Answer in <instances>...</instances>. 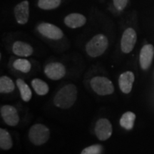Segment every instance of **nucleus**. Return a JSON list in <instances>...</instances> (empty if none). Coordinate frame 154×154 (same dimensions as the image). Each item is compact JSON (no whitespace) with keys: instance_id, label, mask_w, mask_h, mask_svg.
Segmentation results:
<instances>
[{"instance_id":"nucleus-5","label":"nucleus","mask_w":154,"mask_h":154,"mask_svg":"<svg viewBox=\"0 0 154 154\" xmlns=\"http://www.w3.org/2000/svg\"><path fill=\"white\" fill-rule=\"evenodd\" d=\"M37 32L44 37L51 40H60L63 37V32L56 25L48 22H42L37 25Z\"/></svg>"},{"instance_id":"nucleus-4","label":"nucleus","mask_w":154,"mask_h":154,"mask_svg":"<svg viewBox=\"0 0 154 154\" xmlns=\"http://www.w3.org/2000/svg\"><path fill=\"white\" fill-rule=\"evenodd\" d=\"M92 89L100 96L111 95L114 91V86L111 80L105 76H95L90 82Z\"/></svg>"},{"instance_id":"nucleus-17","label":"nucleus","mask_w":154,"mask_h":154,"mask_svg":"<svg viewBox=\"0 0 154 154\" xmlns=\"http://www.w3.org/2000/svg\"><path fill=\"white\" fill-rule=\"evenodd\" d=\"M129 0H111L109 7V11L113 14L118 15L125 10L128 5Z\"/></svg>"},{"instance_id":"nucleus-9","label":"nucleus","mask_w":154,"mask_h":154,"mask_svg":"<svg viewBox=\"0 0 154 154\" xmlns=\"http://www.w3.org/2000/svg\"><path fill=\"white\" fill-rule=\"evenodd\" d=\"M44 73L50 79L59 80L66 74V68L60 62H51L45 66Z\"/></svg>"},{"instance_id":"nucleus-15","label":"nucleus","mask_w":154,"mask_h":154,"mask_svg":"<svg viewBox=\"0 0 154 154\" xmlns=\"http://www.w3.org/2000/svg\"><path fill=\"white\" fill-rule=\"evenodd\" d=\"M16 83L23 101L26 102L29 101L32 97V92L29 86L27 85V84H26L24 80L21 79H18Z\"/></svg>"},{"instance_id":"nucleus-12","label":"nucleus","mask_w":154,"mask_h":154,"mask_svg":"<svg viewBox=\"0 0 154 154\" xmlns=\"http://www.w3.org/2000/svg\"><path fill=\"white\" fill-rule=\"evenodd\" d=\"M87 22L86 17L80 13H71L63 19L65 25L71 29H77L82 27Z\"/></svg>"},{"instance_id":"nucleus-1","label":"nucleus","mask_w":154,"mask_h":154,"mask_svg":"<svg viewBox=\"0 0 154 154\" xmlns=\"http://www.w3.org/2000/svg\"><path fill=\"white\" fill-rule=\"evenodd\" d=\"M77 99V88L73 84L64 86L57 92L54 99L56 106L62 109H69L73 106Z\"/></svg>"},{"instance_id":"nucleus-10","label":"nucleus","mask_w":154,"mask_h":154,"mask_svg":"<svg viewBox=\"0 0 154 154\" xmlns=\"http://www.w3.org/2000/svg\"><path fill=\"white\" fill-rule=\"evenodd\" d=\"M1 116L9 126H15L19 121V116L16 108L11 105L2 106L0 109Z\"/></svg>"},{"instance_id":"nucleus-2","label":"nucleus","mask_w":154,"mask_h":154,"mask_svg":"<svg viewBox=\"0 0 154 154\" xmlns=\"http://www.w3.org/2000/svg\"><path fill=\"white\" fill-rule=\"evenodd\" d=\"M109 47V39L103 34H98L93 36L86 45L87 54L92 58L99 57L106 51Z\"/></svg>"},{"instance_id":"nucleus-3","label":"nucleus","mask_w":154,"mask_h":154,"mask_svg":"<svg viewBox=\"0 0 154 154\" xmlns=\"http://www.w3.org/2000/svg\"><path fill=\"white\" fill-rule=\"evenodd\" d=\"M49 136V128L42 124L33 125L29 131V138L30 141L35 146H41L47 143Z\"/></svg>"},{"instance_id":"nucleus-14","label":"nucleus","mask_w":154,"mask_h":154,"mask_svg":"<svg viewBox=\"0 0 154 154\" xmlns=\"http://www.w3.org/2000/svg\"><path fill=\"white\" fill-rule=\"evenodd\" d=\"M12 52L20 57H28L33 54L32 45L22 41H16L12 45Z\"/></svg>"},{"instance_id":"nucleus-13","label":"nucleus","mask_w":154,"mask_h":154,"mask_svg":"<svg viewBox=\"0 0 154 154\" xmlns=\"http://www.w3.org/2000/svg\"><path fill=\"white\" fill-rule=\"evenodd\" d=\"M135 80L134 74L128 71L121 74L119 79V84L121 91L124 94H129L132 90Z\"/></svg>"},{"instance_id":"nucleus-21","label":"nucleus","mask_w":154,"mask_h":154,"mask_svg":"<svg viewBox=\"0 0 154 154\" xmlns=\"http://www.w3.org/2000/svg\"><path fill=\"white\" fill-rule=\"evenodd\" d=\"M61 4V0H38L37 7L45 11L53 10L58 8Z\"/></svg>"},{"instance_id":"nucleus-7","label":"nucleus","mask_w":154,"mask_h":154,"mask_svg":"<svg viewBox=\"0 0 154 154\" xmlns=\"http://www.w3.org/2000/svg\"><path fill=\"white\" fill-rule=\"evenodd\" d=\"M94 132L100 140H106L112 135L113 128L111 123L107 119L102 118L96 121Z\"/></svg>"},{"instance_id":"nucleus-19","label":"nucleus","mask_w":154,"mask_h":154,"mask_svg":"<svg viewBox=\"0 0 154 154\" xmlns=\"http://www.w3.org/2000/svg\"><path fill=\"white\" fill-rule=\"evenodd\" d=\"M12 138L9 133L4 128H0V148L2 150H9L12 147Z\"/></svg>"},{"instance_id":"nucleus-16","label":"nucleus","mask_w":154,"mask_h":154,"mask_svg":"<svg viewBox=\"0 0 154 154\" xmlns=\"http://www.w3.org/2000/svg\"><path fill=\"white\" fill-rule=\"evenodd\" d=\"M135 120H136V114L131 111H127L121 116L120 125L125 129L131 130L134 126Z\"/></svg>"},{"instance_id":"nucleus-8","label":"nucleus","mask_w":154,"mask_h":154,"mask_svg":"<svg viewBox=\"0 0 154 154\" xmlns=\"http://www.w3.org/2000/svg\"><path fill=\"white\" fill-rule=\"evenodd\" d=\"M29 2L28 0H23L14 7V15L19 24H26L29 19Z\"/></svg>"},{"instance_id":"nucleus-11","label":"nucleus","mask_w":154,"mask_h":154,"mask_svg":"<svg viewBox=\"0 0 154 154\" xmlns=\"http://www.w3.org/2000/svg\"><path fill=\"white\" fill-rule=\"evenodd\" d=\"M154 57V47L152 44H146L140 50L139 62L143 70H147L151 66Z\"/></svg>"},{"instance_id":"nucleus-18","label":"nucleus","mask_w":154,"mask_h":154,"mask_svg":"<svg viewBox=\"0 0 154 154\" xmlns=\"http://www.w3.org/2000/svg\"><path fill=\"white\" fill-rule=\"evenodd\" d=\"M32 86L36 94L39 96H44L49 93V85L39 79H34L32 82Z\"/></svg>"},{"instance_id":"nucleus-23","label":"nucleus","mask_w":154,"mask_h":154,"mask_svg":"<svg viewBox=\"0 0 154 154\" xmlns=\"http://www.w3.org/2000/svg\"><path fill=\"white\" fill-rule=\"evenodd\" d=\"M103 147L99 144L88 146L82 151L81 154H101Z\"/></svg>"},{"instance_id":"nucleus-6","label":"nucleus","mask_w":154,"mask_h":154,"mask_svg":"<svg viewBox=\"0 0 154 154\" xmlns=\"http://www.w3.org/2000/svg\"><path fill=\"white\" fill-rule=\"evenodd\" d=\"M137 41V34L133 28H127L122 34L121 39V51L125 54L131 52Z\"/></svg>"},{"instance_id":"nucleus-20","label":"nucleus","mask_w":154,"mask_h":154,"mask_svg":"<svg viewBox=\"0 0 154 154\" xmlns=\"http://www.w3.org/2000/svg\"><path fill=\"white\" fill-rule=\"evenodd\" d=\"M15 88L14 83L7 76H2L0 78V93H11Z\"/></svg>"},{"instance_id":"nucleus-22","label":"nucleus","mask_w":154,"mask_h":154,"mask_svg":"<svg viewBox=\"0 0 154 154\" xmlns=\"http://www.w3.org/2000/svg\"><path fill=\"white\" fill-rule=\"evenodd\" d=\"M13 67L22 73H28L32 69V63L26 59H17L13 62Z\"/></svg>"}]
</instances>
